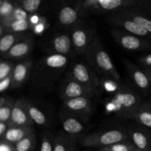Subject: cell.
Listing matches in <instances>:
<instances>
[{
	"label": "cell",
	"mask_w": 151,
	"mask_h": 151,
	"mask_svg": "<svg viewBox=\"0 0 151 151\" xmlns=\"http://www.w3.org/2000/svg\"><path fill=\"white\" fill-rule=\"evenodd\" d=\"M88 65L101 79L121 83V77L110 55L97 35L88 46L85 54Z\"/></svg>",
	"instance_id": "6da1fadb"
},
{
	"label": "cell",
	"mask_w": 151,
	"mask_h": 151,
	"mask_svg": "<svg viewBox=\"0 0 151 151\" xmlns=\"http://www.w3.org/2000/svg\"><path fill=\"white\" fill-rule=\"evenodd\" d=\"M142 103L141 97L125 86H119L117 91L106 99V111L122 119H134Z\"/></svg>",
	"instance_id": "7a4b0ae2"
},
{
	"label": "cell",
	"mask_w": 151,
	"mask_h": 151,
	"mask_svg": "<svg viewBox=\"0 0 151 151\" xmlns=\"http://www.w3.org/2000/svg\"><path fill=\"white\" fill-rule=\"evenodd\" d=\"M146 1L139 0H86L81 1L76 7L80 13H116L128 8L144 7Z\"/></svg>",
	"instance_id": "3957f363"
},
{
	"label": "cell",
	"mask_w": 151,
	"mask_h": 151,
	"mask_svg": "<svg viewBox=\"0 0 151 151\" xmlns=\"http://www.w3.org/2000/svg\"><path fill=\"white\" fill-rule=\"evenodd\" d=\"M126 141H131L128 132L116 128L97 131L80 137V143L83 147L100 149Z\"/></svg>",
	"instance_id": "277c9868"
},
{
	"label": "cell",
	"mask_w": 151,
	"mask_h": 151,
	"mask_svg": "<svg viewBox=\"0 0 151 151\" xmlns=\"http://www.w3.org/2000/svg\"><path fill=\"white\" fill-rule=\"evenodd\" d=\"M69 78L100 92L101 90V78L88 65L84 63H75L69 72Z\"/></svg>",
	"instance_id": "5b68a950"
},
{
	"label": "cell",
	"mask_w": 151,
	"mask_h": 151,
	"mask_svg": "<svg viewBox=\"0 0 151 151\" xmlns=\"http://www.w3.org/2000/svg\"><path fill=\"white\" fill-rule=\"evenodd\" d=\"M110 34L114 41L128 51H146L151 50V43L148 40L125 32L122 29H111Z\"/></svg>",
	"instance_id": "8992f818"
},
{
	"label": "cell",
	"mask_w": 151,
	"mask_h": 151,
	"mask_svg": "<svg viewBox=\"0 0 151 151\" xmlns=\"http://www.w3.org/2000/svg\"><path fill=\"white\" fill-rule=\"evenodd\" d=\"M70 35L75 53L80 55H85L88 46L95 37L93 29L80 23L72 27Z\"/></svg>",
	"instance_id": "52a82bcc"
},
{
	"label": "cell",
	"mask_w": 151,
	"mask_h": 151,
	"mask_svg": "<svg viewBox=\"0 0 151 151\" xmlns=\"http://www.w3.org/2000/svg\"><path fill=\"white\" fill-rule=\"evenodd\" d=\"M60 94L63 100H66L78 97H88L91 99L99 95L100 92L88 88L68 77L62 84Z\"/></svg>",
	"instance_id": "ba28073f"
},
{
	"label": "cell",
	"mask_w": 151,
	"mask_h": 151,
	"mask_svg": "<svg viewBox=\"0 0 151 151\" xmlns=\"http://www.w3.org/2000/svg\"><path fill=\"white\" fill-rule=\"evenodd\" d=\"M106 20L111 24L118 27V29H122L132 35H137L147 40L151 41V35L135 22L128 18L122 16L118 13H114L106 16Z\"/></svg>",
	"instance_id": "9c48e42d"
},
{
	"label": "cell",
	"mask_w": 151,
	"mask_h": 151,
	"mask_svg": "<svg viewBox=\"0 0 151 151\" xmlns=\"http://www.w3.org/2000/svg\"><path fill=\"white\" fill-rule=\"evenodd\" d=\"M63 108L66 113L87 120L94 113V105L91 98L78 97L63 100Z\"/></svg>",
	"instance_id": "30bf717a"
},
{
	"label": "cell",
	"mask_w": 151,
	"mask_h": 151,
	"mask_svg": "<svg viewBox=\"0 0 151 151\" xmlns=\"http://www.w3.org/2000/svg\"><path fill=\"white\" fill-rule=\"evenodd\" d=\"M33 122L29 118L25 104L22 99L16 100L12 110L10 120L7 122L9 127H33Z\"/></svg>",
	"instance_id": "8fae6325"
},
{
	"label": "cell",
	"mask_w": 151,
	"mask_h": 151,
	"mask_svg": "<svg viewBox=\"0 0 151 151\" xmlns=\"http://www.w3.org/2000/svg\"><path fill=\"white\" fill-rule=\"evenodd\" d=\"M124 63L134 85L143 92L150 91L151 81L144 69H141L139 66L128 60H124Z\"/></svg>",
	"instance_id": "7c38bea8"
},
{
	"label": "cell",
	"mask_w": 151,
	"mask_h": 151,
	"mask_svg": "<svg viewBox=\"0 0 151 151\" xmlns=\"http://www.w3.org/2000/svg\"><path fill=\"white\" fill-rule=\"evenodd\" d=\"M33 38L27 36L16 43L3 58L9 60H26L34 48Z\"/></svg>",
	"instance_id": "4fadbf2b"
},
{
	"label": "cell",
	"mask_w": 151,
	"mask_h": 151,
	"mask_svg": "<svg viewBox=\"0 0 151 151\" xmlns=\"http://www.w3.org/2000/svg\"><path fill=\"white\" fill-rule=\"evenodd\" d=\"M49 50L51 54H58L67 56L72 55L74 51L70 34L60 33L55 35L49 43Z\"/></svg>",
	"instance_id": "5bb4252c"
},
{
	"label": "cell",
	"mask_w": 151,
	"mask_h": 151,
	"mask_svg": "<svg viewBox=\"0 0 151 151\" xmlns=\"http://www.w3.org/2000/svg\"><path fill=\"white\" fill-rule=\"evenodd\" d=\"M127 132L136 148L142 151H151V129L142 126Z\"/></svg>",
	"instance_id": "9a60e30c"
},
{
	"label": "cell",
	"mask_w": 151,
	"mask_h": 151,
	"mask_svg": "<svg viewBox=\"0 0 151 151\" xmlns=\"http://www.w3.org/2000/svg\"><path fill=\"white\" fill-rule=\"evenodd\" d=\"M32 66V60L26 59L14 65L11 74V88H16L23 85L28 79Z\"/></svg>",
	"instance_id": "2e32d148"
},
{
	"label": "cell",
	"mask_w": 151,
	"mask_h": 151,
	"mask_svg": "<svg viewBox=\"0 0 151 151\" xmlns=\"http://www.w3.org/2000/svg\"><path fill=\"white\" fill-rule=\"evenodd\" d=\"M62 128L66 134L77 137L85 131V125L83 119L69 113L60 114Z\"/></svg>",
	"instance_id": "e0dca14e"
},
{
	"label": "cell",
	"mask_w": 151,
	"mask_h": 151,
	"mask_svg": "<svg viewBox=\"0 0 151 151\" xmlns=\"http://www.w3.org/2000/svg\"><path fill=\"white\" fill-rule=\"evenodd\" d=\"M116 13L133 20L136 23L142 27L151 35V17L146 16L139 8L125 9V10L116 12Z\"/></svg>",
	"instance_id": "ac0fdd59"
},
{
	"label": "cell",
	"mask_w": 151,
	"mask_h": 151,
	"mask_svg": "<svg viewBox=\"0 0 151 151\" xmlns=\"http://www.w3.org/2000/svg\"><path fill=\"white\" fill-rule=\"evenodd\" d=\"M77 139L66 134L64 131L58 133L53 140V151H76Z\"/></svg>",
	"instance_id": "d6986e66"
},
{
	"label": "cell",
	"mask_w": 151,
	"mask_h": 151,
	"mask_svg": "<svg viewBox=\"0 0 151 151\" xmlns=\"http://www.w3.org/2000/svg\"><path fill=\"white\" fill-rule=\"evenodd\" d=\"M32 133H34L33 127H9L1 140L14 145Z\"/></svg>",
	"instance_id": "ffe728a7"
},
{
	"label": "cell",
	"mask_w": 151,
	"mask_h": 151,
	"mask_svg": "<svg viewBox=\"0 0 151 151\" xmlns=\"http://www.w3.org/2000/svg\"><path fill=\"white\" fill-rule=\"evenodd\" d=\"M79 15L80 12L76 7L64 6L59 11L58 21L63 26L73 27L79 22Z\"/></svg>",
	"instance_id": "44dd1931"
},
{
	"label": "cell",
	"mask_w": 151,
	"mask_h": 151,
	"mask_svg": "<svg viewBox=\"0 0 151 151\" xmlns=\"http://www.w3.org/2000/svg\"><path fill=\"white\" fill-rule=\"evenodd\" d=\"M68 62L69 58L67 56L58 54H50L42 59L41 65L50 69L59 71L66 67Z\"/></svg>",
	"instance_id": "7402d4cb"
},
{
	"label": "cell",
	"mask_w": 151,
	"mask_h": 151,
	"mask_svg": "<svg viewBox=\"0 0 151 151\" xmlns=\"http://www.w3.org/2000/svg\"><path fill=\"white\" fill-rule=\"evenodd\" d=\"M27 35L23 33H7L0 38V55L3 56L17 42Z\"/></svg>",
	"instance_id": "603a6c76"
},
{
	"label": "cell",
	"mask_w": 151,
	"mask_h": 151,
	"mask_svg": "<svg viewBox=\"0 0 151 151\" xmlns=\"http://www.w3.org/2000/svg\"><path fill=\"white\" fill-rule=\"evenodd\" d=\"M134 119L142 126L151 129V100L142 102Z\"/></svg>",
	"instance_id": "cb8c5ba5"
},
{
	"label": "cell",
	"mask_w": 151,
	"mask_h": 151,
	"mask_svg": "<svg viewBox=\"0 0 151 151\" xmlns=\"http://www.w3.org/2000/svg\"><path fill=\"white\" fill-rule=\"evenodd\" d=\"M25 104H26L27 110L29 118L33 124L40 125V126H45L47 125L48 119L39 108L26 100H25Z\"/></svg>",
	"instance_id": "d4e9b609"
},
{
	"label": "cell",
	"mask_w": 151,
	"mask_h": 151,
	"mask_svg": "<svg viewBox=\"0 0 151 151\" xmlns=\"http://www.w3.org/2000/svg\"><path fill=\"white\" fill-rule=\"evenodd\" d=\"M36 145V135L32 133L14 145V151H32Z\"/></svg>",
	"instance_id": "484cf974"
},
{
	"label": "cell",
	"mask_w": 151,
	"mask_h": 151,
	"mask_svg": "<svg viewBox=\"0 0 151 151\" xmlns=\"http://www.w3.org/2000/svg\"><path fill=\"white\" fill-rule=\"evenodd\" d=\"M4 31L8 33H22L24 31L31 28L28 19L27 20H19L11 22L8 24L3 26Z\"/></svg>",
	"instance_id": "4316f807"
},
{
	"label": "cell",
	"mask_w": 151,
	"mask_h": 151,
	"mask_svg": "<svg viewBox=\"0 0 151 151\" xmlns=\"http://www.w3.org/2000/svg\"><path fill=\"white\" fill-rule=\"evenodd\" d=\"M28 17H29V14L26 11H24L22 7L16 4L11 14L5 19L0 21V22L2 24V26H5V25L15 22V21L27 20V19H28Z\"/></svg>",
	"instance_id": "83f0119b"
},
{
	"label": "cell",
	"mask_w": 151,
	"mask_h": 151,
	"mask_svg": "<svg viewBox=\"0 0 151 151\" xmlns=\"http://www.w3.org/2000/svg\"><path fill=\"white\" fill-rule=\"evenodd\" d=\"M41 2V0H23L16 2V4L22 7L28 14L31 15L34 14L38 10Z\"/></svg>",
	"instance_id": "f1b7e54d"
},
{
	"label": "cell",
	"mask_w": 151,
	"mask_h": 151,
	"mask_svg": "<svg viewBox=\"0 0 151 151\" xmlns=\"http://www.w3.org/2000/svg\"><path fill=\"white\" fill-rule=\"evenodd\" d=\"M15 102L16 101L12 99L6 100V101L0 109V122H5V123L9 122Z\"/></svg>",
	"instance_id": "f546056e"
},
{
	"label": "cell",
	"mask_w": 151,
	"mask_h": 151,
	"mask_svg": "<svg viewBox=\"0 0 151 151\" xmlns=\"http://www.w3.org/2000/svg\"><path fill=\"white\" fill-rule=\"evenodd\" d=\"M134 148H136L135 146L131 141H126L116 143V144H114L109 147H104L102 150L107 151H131Z\"/></svg>",
	"instance_id": "4dcf8cb0"
},
{
	"label": "cell",
	"mask_w": 151,
	"mask_h": 151,
	"mask_svg": "<svg viewBox=\"0 0 151 151\" xmlns=\"http://www.w3.org/2000/svg\"><path fill=\"white\" fill-rule=\"evenodd\" d=\"M14 64L9 60H0V81L10 76Z\"/></svg>",
	"instance_id": "1f68e13d"
},
{
	"label": "cell",
	"mask_w": 151,
	"mask_h": 151,
	"mask_svg": "<svg viewBox=\"0 0 151 151\" xmlns=\"http://www.w3.org/2000/svg\"><path fill=\"white\" fill-rule=\"evenodd\" d=\"M15 4L8 1H3L0 5V21L10 16L15 8Z\"/></svg>",
	"instance_id": "d6a6232c"
},
{
	"label": "cell",
	"mask_w": 151,
	"mask_h": 151,
	"mask_svg": "<svg viewBox=\"0 0 151 151\" xmlns=\"http://www.w3.org/2000/svg\"><path fill=\"white\" fill-rule=\"evenodd\" d=\"M40 151H53V141L50 134H45L43 135Z\"/></svg>",
	"instance_id": "836d02e7"
},
{
	"label": "cell",
	"mask_w": 151,
	"mask_h": 151,
	"mask_svg": "<svg viewBox=\"0 0 151 151\" xmlns=\"http://www.w3.org/2000/svg\"><path fill=\"white\" fill-rule=\"evenodd\" d=\"M47 20L44 19V17L42 18L40 22H38L37 24H35V26L32 27L31 29H32L33 32H35L37 35H39V34H41L44 30L46 29V27H47Z\"/></svg>",
	"instance_id": "e575fe53"
},
{
	"label": "cell",
	"mask_w": 151,
	"mask_h": 151,
	"mask_svg": "<svg viewBox=\"0 0 151 151\" xmlns=\"http://www.w3.org/2000/svg\"><path fill=\"white\" fill-rule=\"evenodd\" d=\"M138 61L145 69H151V53L142 56L138 59Z\"/></svg>",
	"instance_id": "d590c367"
},
{
	"label": "cell",
	"mask_w": 151,
	"mask_h": 151,
	"mask_svg": "<svg viewBox=\"0 0 151 151\" xmlns=\"http://www.w3.org/2000/svg\"><path fill=\"white\" fill-rule=\"evenodd\" d=\"M11 84L12 78L11 75H10V76L7 77V78L0 81V93L6 91V90L8 89L9 88H11Z\"/></svg>",
	"instance_id": "8d00e7d4"
},
{
	"label": "cell",
	"mask_w": 151,
	"mask_h": 151,
	"mask_svg": "<svg viewBox=\"0 0 151 151\" xmlns=\"http://www.w3.org/2000/svg\"><path fill=\"white\" fill-rule=\"evenodd\" d=\"M42 18L43 17H40L39 16L35 14V13L29 15V17H28V21H29V24H31V28L33 26H35V24H37L38 22H40V21L42 19Z\"/></svg>",
	"instance_id": "74e56055"
},
{
	"label": "cell",
	"mask_w": 151,
	"mask_h": 151,
	"mask_svg": "<svg viewBox=\"0 0 151 151\" xmlns=\"http://www.w3.org/2000/svg\"><path fill=\"white\" fill-rule=\"evenodd\" d=\"M0 151H14V145L0 140Z\"/></svg>",
	"instance_id": "f35d334b"
},
{
	"label": "cell",
	"mask_w": 151,
	"mask_h": 151,
	"mask_svg": "<svg viewBox=\"0 0 151 151\" xmlns=\"http://www.w3.org/2000/svg\"><path fill=\"white\" fill-rule=\"evenodd\" d=\"M7 128H8L7 123L0 122V140H1L2 137H4V134H5V132L7 131Z\"/></svg>",
	"instance_id": "ab89813d"
},
{
	"label": "cell",
	"mask_w": 151,
	"mask_h": 151,
	"mask_svg": "<svg viewBox=\"0 0 151 151\" xmlns=\"http://www.w3.org/2000/svg\"><path fill=\"white\" fill-rule=\"evenodd\" d=\"M144 71L146 72V74H147V76L149 77V78H150L151 81V69H145Z\"/></svg>",
	"instance_id": "60d3db41"
},
{
	"label": "cell",
	"mask_w": 151,
	"mask_h": 151,
	"mask_svg": "<svg viewBox=\"0 0 151 151\" xmlns=\"http://www.w3.org/2000/svg\"><path fill=\"white\" fill-rule=\"evenodd\" d=\"M6 100H7V99L4 98V97H0V109H1V107L2 106V105L4 103V102L6 101Z\"/></svg>",
	"instance_id": "b9f144b4"
},
{
	"label": "cell",
	"mask_w": 151,
	"mask_h": 151,
	"mask_svg": "<svg viewBox=\"0 0 151 151\" xmlns=\"http://www.w3.org/2000/svg\"><path fill=\"white\" fill-rule=\"evenodd\" d=\"M4 27H3L2 24H1V22H0V38H1V37L3 35L2 33H3V32H4Z\"/></svg>",
	"instance_id": "7bdbcfd3"
},
{
	"label": "cell",
	"mask_w": 151,
	"mask_h": 151,
	"mask_svg": "<svg viewBox=\"0 0 151 151\" xmlns=\"http://www.w3.org/2000/svg\"><path fill=\"white\" fill-rule=\"evenodd\" d=\"M147 8L151 11V1H146V6Z\"/></svg>",
	"instance_id": "ee69618b"
},
{
	"label": "cell",
	"mask_w": 151,
	"mask_h": 151,
	"mask_svg": "<svg viewBox=\"0 0 151 151\" xmlns=\"http://www.w3.org/2000/svg\"><path fill=\"white\" fill-rule=\"evenodd\" d=\"M131 151H142V150H139V149H137V148H134V150H132Z\"/></svg>",
	"instance_id": "f6af8a7d"
},
{
	"label": "cell",
	"mask_w": 151,
	"mask_h": 151,
	"mask_svg": "<svg viewBox=\"0 0 151 151\" xmlns=\"http://www.w3.org/2000/svg\"><path fill=\"white\" fill-rule=\"evenodd\" d=\"M2 1H1V0H0V5H1V3H2Z\"/></svg>",
	"instance_id": "bcb514c9"
},
{
	"label": "cell",
	"mask_w": 151,
	"mask_h": 151,
	"mask_svg": "<svg viewBox=\"0 0 151 151\" xmlns=\"http://www.w3.org/2000/svg\"><path fill=\"white\" fill-rule=\"evenodd\" d=\"M100 151H107V150H102V149H100Z\"/></svg>",
	"instance_id": "7dc6e473"
}]
</instances>
